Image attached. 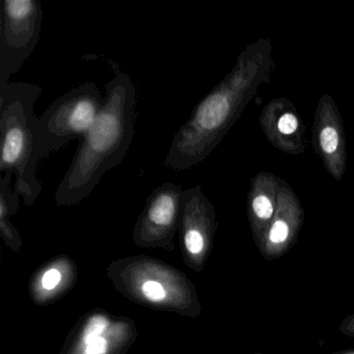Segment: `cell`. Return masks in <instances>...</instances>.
I'll list each match as a JSON object with an SVG mask.
<instances>
[{
    "label": "cell",
    "instance_id": "obj_1",
    "mask_svg": "<svg viewBox=\"0 0 354 354\" xmlns=\"http://www.w3.org/2000/svg\"><path fill=\"white\" fill-rule=\"evenodd\" d=\"M272 69L271 45H248L231 72L198 102L174 136L165 165L185 171L208 158Z\"/></svg>",
    "mask_w": 354,
    "mask_h": 354
},
{
    "label": "cell",
    "instance_id": "obj_2",
    "mask_svg": "<svg viewBox=\"0 0 354 354\" xmlns=\"http://www.w3.org/2000/svg\"><path fill=\"white\" fill-rule=\"evenodd\" d=\"M105 88L102 109L55 192L59 206L88 198L105 173L121 165L133 140L136 93L131 78L120 72Z\"/></svg>",
    "mask_w": 354,
    "mask_h": 354
},
{
    "label": "cell",
    "instance_id": "obj_3",
    "mask_svg": "<svg viewBox=\"0 0 354 354\" xmlns=\"http://www.w3.org/2000/svg\"><path fill=\"white\" fill-rule=\"evenodd\" d=\"M42 88L34 84L9 82L0 86V173L16 176L14 192L30 207L42 192L37 179L40 160L37 138L39 118L35 104Z\"/></svg>",
    "mask_w": 354,
    "mask_h": 354
},
{
    "label": "cell",
    "instance_id": "obj_4",
    "mask_svg": "<svg viewBox=\"0 0 354 354\" xmlns=\"http://www.w3.org/2000/svg\"><path fill=\"white\" fill-rule=\"evenodd\" d=\"M107 275L117 291L136 304L182 316L201 314L194 283L162 261L147 256L120 259L109 265Z\"/></svg>",
    "mask_w": 354,
    "mask_h": 354
},
{
    "label": "cell",
    "instance_id": "obj_5",
    "mask_svg": "<svg viewBox=\"0 0 354 354\" xmlns=\"http://www.w3.org/2000/svg\"><path fill=\"white\" fill-rule=\"evenodd\" d=\"M104 97L95 82H86L57 98L39 118L37 138L40 158L73 140H82L102 109Z\"/></svg>",
    "mask_w": 354,
    "mask_h": 354
},
{
    "label": "cell",
    "instance_id": "obj_6",
    "mask_svg": "<svg viewBox=\"0 0 354 354\" xmlns=\"http://www.w3.org/2000/svg\"><path fill=\"white\" fill-rule=\"evenodd\" d=\"M39 0H3L0 21V86L21 69L34 53L42 28Z\"/></svg>",
    "mask_w": 354,
    "mask_h": 354
},
{
    "label": "cell",
    "instance_id": "obj_7",
    "mask_svg": "<svg viewBox=\"0 0 354 354\" xmlns=\"http://www.w3.org/2000/svg\"><path fill=\"white\" fill-rule=\"evenodd\" d=\"M136 337L131 318L93 310L77 321L59 354H127Z\"/></svg>",
    "mask_w": 354,
    "mask_h": 354
},
{
    "label": "cell",
    "instance_id": "obj_8",
    "mask_svg": "<svg viewBox=\"0 0 354 354\" xmlns=\"http://www.w3.org/2000/svg\"><path fill=\"white\" fill-rule=\"evenodd\" d=\"M183 190L171 182L155 188L147 198L133 230V242L142 248L175 250Z\"/></svg>",
    "mask_w": 354,
    "mask_h": 354
},
{
    "label": "cell",
    "instance_id": "obj_9",
    "mask_svg": "<svg viewBox=\"0 0 354 354\" xmlns=\"http://www.w3.org/2000/svg\"><path fill=\"white\" fill-rule=\"evenodd\" d=\"M216 212L200 185L184 190L179 223L180 245L185 264L202 271L212 250Z\"/></svg>",
    "mask_w": 354,
    "mask_h": 354
},
{
    "label": "cell",
    "instance_id": "obj_10",
    "mask_svg": "<svg viewBox=\"0 0 354 354\" xmlns=\"http://www.w3.org/2000/svg\"><path fill=\"white\" fill-rule=\"evenodd\" d=\"M314 142L327 171L335 179L341 180L346 165L345 136L339 111L329 96L323 97L319 102Z\"/></svg>",
    "mask_w": 354,
    "mask_h": 354
},
{
    "label": "cell",
    "instance_id": "obj_11",
    "mask_svg": "<svg viewBox=\"0 0 354 354\" xmlns=\"http://www.w3.org/2000/svg\"><path fill=\"white\" fill-rule=\"evenodd\" d=\"M301 207L292 190L283 184L279 187L277 206L264 244L260 248L265 258L283 256L296 241L302 223Z\"/></svg>",
    "mask_w": 354,
    "mask_h": 354
},
{
    "label": "cell",
    "instance_id": "obj_12",
    "mask_svg": "<svg viewBox=\"0 0 354 354\" xmlns=\"http://www.w3.org/2000/svg\"><path fill=\"white\" fill-rule=\"evenodd\" d=\"M77 279V269L68 257L59 256L48 261L30 281L32 301L47 304L70 291Z\"/></svg>",
    "mask_w": 354,
    "mask_h": 354
},
{
    "label": "cell",
    "instance_id": "obj_13",
    "mask_svg": "<svg viewBox=\"0 0 354 354\" xmlns=\"http://www.w3.org/2000/svg\"><path fill=\"white\" fill-rule=\"evenodd\" d=\"M279 183L272 174H259L248 194V216L257 245L262 248L277 206Z\"/></svg>",
    "mask_w": 354,
    "mask_h": 354
},
{
    "label": "cell",
    "instance_id": "obj_14",
    "mask_svg": "<svg viewBox=\"0 0 354 354\" xmlns=\"http://www.w3.org/2000/svg\"><path fill=\"white\" fill-rule=\"evenodd\" d=\"M279 115L277 109H272L270 104L268 105L269 109H265V115L271 117L270 120L265 119L263 122L266 136L269 140L277 148L288 152L287 142H297V144L301 146L302 142V127L299 117L296 113L295 109L290 106V109H283V103L279 102ZM304 149V147H302Z\"/></svg>",
    "mask_w": 354,
    "mask_h": 354
},
{
    "label": "cell",
    "instance_id": "obj_15",
    "mask_svg": "<svg viewBox=\"0 0 354 354\" xmlns=\"http://www.w3.org/2000/svg\"><path fill=\"white\" fill-rule=\"evenodd\" d=\"M339 331L348 337H354V314L350 315L344 319L339 325Z\"/></svg>",
    "mask_w": 354,
    "mask_h": 354
},
{
    "label": "cell",
    "instance_id": "obj_16",
    "mask_svg": "<svg viewBox=\"0 0 354 354\" xmlns=\"http://www.w3.org/2000/svg\"><path fill=\"white\" fill-rule=\"evenodd\" d=\"M331 354H354V349L344 350V351L335 352V353Z\"/></svg>",
    "mask_w": 354,
    "mask_h": 354
}]
</instances>
